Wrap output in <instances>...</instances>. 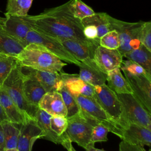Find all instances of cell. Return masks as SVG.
<instances>
[{"label": "cell", "mask_w": 151, "mask_h": 151, "mask_svg": "<svg viewBox=\"0 0 151 151\" xmlns=\"http://www.w3.org/2000/svg\"><path fill=\"white\" fill-rule=\"evenodd\" d=\"M74 0L45 10L36 15L21 17L31 28L58 40L70 39L97 47L99 45L86 38L80 19L73 14Z\"/></svg>", "instance_id": "obj_1"}, {"label": "cell", "mask_w": 151, "mask_h": 151, "mask_svg": "<svg viewBox=\"0 0 151 151\" xmlns=\"http://www.w3.org/2000/svg\"><path fill=\"white\" fill-rule=\"evenodd\" d=\"M15 58L22 67L40 71L62 73L67 65L44 47L35 44H28Z\"/></svg>", "instance_id": "obj_2"}, {"label": "cell", "mask_w": 151, "mask_h": 151, "mask_svg": "<svg viewBox=\"0 0 151 151\" xmlns=\"http://www.w3.org/2000/svg\"><path fill=\"white\" fill-rule=\"evenodd\" d=\"M23 80L24 73L22 67L17 61L1 87L29 118L35 119L38 107L31 104L26 100L23 90Z\"/></svg>", "instance_id": "obj_3"}, {"label": "cell", "mask_w": 151, "mask_h": 151, "mask_svg": "<svg viewBox=\"0 0 151 151\" xmlns=\"http://www.w3.org/2000/svg\"><path fill=\"white\" fill-rule=\"evenodd\" d=\"M93 99L106 113L124 130L129 123L122 102L106 84L94 87Z\"/></svg>", "instance_id": "obj_4"}, {"label": "cell", "mask_w": 151, "mask_h": 151, "mask_svg": "<svg viewBox=\"0 0 151 151\" xmlns=\"http://www.w3.org/2000/svg\"><path fill=\"white\" fill-rule=\"evenodd\" d=\"M108 18L112 30H116L118 33L120 46L117 50L123 57L126 53L140 46L141 44L139 40V34L143 21L128 22L113 18L109 15Z\"/></svg>", "instance_id": "obj_5"}, {"label": "cell", "mask_w": 151, "mask_h": 151, "mask_svg": "<svg viewBox=\"0 0 151 151\" xmlns=\"http://www.w3.org/2000/svg\"><path fill=\"white\" fill-rule=\"evenodd\" d=\"M81 111L87 117L93 119L99 124L107 127L109 131L120 138L122 137L123 130L117 124L101 107L93 99L80 94L74 95Z\"/></svg>", "instance_id": "obj_6"}, {"label": "cell", "mask_w": 151, "mask_h": 151, "mask_svg": "<svg viewBox=\"0 0 151 151\" xmlns=\"http://www.w3.org/2000/svg\"><path fill=\"white\" fill-rule=\"evenodd\" d=\"M67 119V127L65 135L71 142H76L85 149L90 144L93 127L99 123L87 117L81 111Z\"/></svg>", "instance_id": "obj_7"}, {"label": "cell", "mask_w": 151, "mask_h": 151, "mask_svg": "<svg viewBox=\"0 0 151 151\" xmlns=\"http://www.w3.org/2000/svg\"><path fill=\"white\" fill-rule=\"evenodd\" d=\"M25 40L27 45L35 44L44 47L62 61L78 66L80 64L81 62L76 59L65 48L61 42L55 38L48 36L31 28L28 32Z\"/></svg>", "instance_id": "obj_8"}, {"label": "cell", "mask_w": 151, "mask_h": 151, "mask_svg": "<svg viewBox=\"0 0 151 151\" xmlns=\"http://www.w3.org/2000/svg\"><path fill=\"white\" fill-rule=\"evenodd\" d=\"M122 102L129 124L133 123L151 129V114L143 107L132 94H116Z\"/></svg>", "instance_id": "obj_9"}, {"label": "cell", "mask_w": 151, "mask_h": 151, "mask_svg": "<svg viewBox=\"0 0 151 151\" xmlns=\"http://www.w3.org/2000/svg\"><path fill=\"white\" fill-rule=\"evenodd\" d=\"M133 96L151 114V78L145 76H135L123 71Z\"/></svg>", "instance_id": "obj_10"}, {"label": "cell", "mask_w": 151, "mask_h": 151, "mask_svg": "<svg viewBox=\"0 0 151 151\" xmlns=\"http://www.w3.org/2000/svg\"><path fill=\"white\" fill-rule=\"evenodd\" d=\"M19 126L17 148L19 151H31L34 142L38 139L44 137V132L35 119H29Z\"/></svg>", "instance_id": "obj_11"}, {"label": "cell", "mask_w": 151, "mask_h": 151, "mask_svg": "<svg viewBox=\"0 0 151 151\" xmlns=\"http://www.w3.org/2000/svg\"><path fill=\"white\" fill-rule=\"evenodd\" d=\"M93 61L103 72L107 74L116 68H120L123 56L117 49H108L99 45L94 52Z\"/></svg>", "instance_id": "obj_12"}, {"label": "cell", "mask_w": 151, "mask_h": 151, "mask_svg": "<svg viewBox=\"0 0 151 151\" xmlns=\"http://www.w3.org/2000/svg\"><path fill=\"white\" fill-rule=\"evenodd\" d=\"M22 71L25 74L29 76L38 81L46 93L58 91L64 84L63 76L64 72L55 73L40 71L25 67H22Z\"/></svg>", "instance_id": "obj_13"}, {"label": "cell", "mask_w": 151, "mask_h": 151, "mask_svg": "<svg viewBox=\"0 0 151 151\" xmlns=\"http://www.w3.org/2000/svg\"><path fill=\"white\" fill-rule=\"evenodd\" d=\"M5 17H0V25L10 35L27 44L25 40L31 27L21 17L5 13Z\"/></svg>", "instance_id": "obj_14"}, {"label": "cell", "mask_w": 151, "mask_h": 151, "mask_svg": "<svg viewBox=\"0 0 151 151\" xmlns=\"http://www.w3.org/2000/svg\"><path fill=\"white\" fill-rule=\"evenodd\" d=\"M78 76L83 81L93 87L100 86L106 84L107 74L103 72L96 64L93 60L81 62L78 65Z\"/></svg>", "instance_id": "obj_15"}, {"label": "cell", "mask_w": 151, "mask_h": 151, "mask_svg": "<svg viewBox=\"0 0 151 151\" xmlns=\"http://www.w3.org/2000/svg\"><path fill=\"white\" fill-rule=\"evenodd\" d=\"M120 139L130 144L146 145L150 147L151 145V129L131 123L124 129Z\"/></svg>", "instance_id": "obj_16"}, {"label": "cell", "mask_w": 151, "mask_h": 151, "mask_svg": "<svg viewBox=\"0 0 151 151\" xmlns=\"http://www.w3.org/2000/svg\"><path fill=\"white\" fill-rule=\"evenodd\" d=\"M38 108L51 116L66 117L67 109L60 93L58 91L47 92L38 103Z\"/></svg>", "instance_id": "obj_17"}, {"label": "cell", "mask_w": 151, "mask_h": 151, "mask_svg": "<svg viewBox=\"0 0 151 151\" xmlns=\"http://www.w3.org/2000/svg\"><path fill=\"white\" fill-rule=\"evenodd\" d=\"M0 104L9 120L15 124L20 125L30 119L17 106L1 87H0Z\"/></svg>", "instance_id": "obj_18"}, {"label": "cell", "mask_w": 151, "mask_h": 151, "mask_svg": "<svg viewBox=\"0 0 151 151\" xmlns=\"http://www.w3.org/2000/svg\"><path fill=\"white\" fill-rule=\"evenodd\" d=\"M58 40L65 48L80 62H86L93 60L94 52L97 47L90 46L74 40Z\"/></svg>", "instance_id": "obj_19"}, {"label": "cell", "mask_w": 151, "mask_h": 151, "mask_svg": "<svg viewBox=\"0 0 151 151\" xmlns=\"http://www.w3.org/2000/svg\"><path fill=\"white\" fill-rule=\"evenodd\" d=\"M63 76L64 85L73 96L80 94L93 98L94 87L80 79L78 74H70L64 72Z\"/></svg>", "instance_id": "obj_20"}, {"label": "cell", "mask_w": 151, "mask_h": 151, "mask_svg": "<svg viewBox=\"0 0 151 151\" xmlns=\"http://www.w3.org/2000/svg\"><path fill=\"white\" fill-rule=\"evenodd\" d=\"M23 90L24 96L27 101L37 107H38V105L40 101L46 93L38 81L24 73Z\"/></svg>", "instance_id": "obj_21"}, {"label": "cell", "mask_w": 151, "mask_h": 151, "mask_svg": "<svg viewBox=\"0 0 151 151\" xmlns=\"http://www.w3.org/2000/svg\"><path fill=\"white\" fill-rule=\"evenodd\" d=\"M51 116V115L38 108L35 117V120L38 125L44 132V136L42 139L51 141L55 144L63 145L67 137L64 133L62 136H58L51 130L50 126Z\"/></svg>", "instance_id": "obj_22"}, {"label": "cell", "mask_w": 151, "mask_h": 151, "mask_svg": "<svg viewBox=\"0 0 151 151\" xmlns=\"http://www.w3.org/2000/svg\"><path fill=\"white\" fill-rule=\"evenodd\" d=\"M26 46L24 42L10 35L0 25V52L15 57Z\"/></svg>", "instance_id": "obj_23"}, {"label": "cell", "mask_w": 151, "mask_h": 151, "mask_svg": "<svg viewBox=\"0 0 151 151\" xmlns=\"http://www.w3.org/2000/svg\"><path fill=\"white\" fill-rule=\"evenodd\" d=\"M107 86L116 94H132V89L122 75L120 68H116L107 74Z\"/></svg>", "instance_id": "obj_24"}, {"label": "cell", "mask_w": 151, "mask_h": 151, "mask_svg": "<svg viewBox=\"0 0 151 151\" xmlns=\"http://www.w3.org/2000/svg\"><path fill=\"white\" fill-rule=\"evenodd\" d=\"M123 57L140 65L151 76V51L142 44H140L138 48L126 53Z\"/></svg>", "instance_id": "obj_25"}, {"label": "cell", "mask_w": 151, "mask_h": 151, "mask_svg": "<svg viewBox=\"0 0 151 151\" xmlns=\"http://www.w3.org/2000/svg\"><path fill=\"white\" fill-rule=\"evenodd\" d=\"M108 17L109 14L104 12L95 13L93 15L83 18L81 21L83 26L86 25H94L97 30L98 37L100 39L105 34L112 30Z\"/></svg>", "instance_id": "obj_26"}, {"label": "cell", "mask_w": 151, "mask_h": 151, "mask_svg": "<svg viewBox=\"0 0 151 151\" xmlns=\"http://www.w3.org/2000/svg\"><path fill=\"white\" fill-rule=\"evenodd\" d=\"M0 123L4 132L5 149L17 148L19 128L9 120H5Z\"/></svg>", "instance_id": "obj_27"}, {"label": "cell", "mask_w": 151, "mask_h": 151, "mask_svg": "<svg viewBox=\"0 0 151 151\" xmlns=\"http://www.w3.org/2000/svg\"><path fill=\"white\" fill-rule=\"evenodd\" d=\"M32 1L33 0H8L6 13L17 17L27 16Z\"/></svg>", "instance_id": "obj_28"}, {"label": "cell", "mask_w": 151, "mask_h": 151, "mask_svg": "<svg viewBox=\"0 0 151 151\" xmlns=\"http://www.w3.org/2000/svg\"><path fill=\"white\" fill-rule=\"evenodd\" d=\"M61 95L63 101L67 109L66 117H70L79 112L80 108L74 96L70 92L66 86L64 84L58 91Z\"/></svg>", "instance_id": "obj_29"}, {"label": "cell", "mask_w": 151, "mask_h": 151, "mask_svg": "<svg viewBox=\"0 0 151 151\" xmlns=\"http://www.w3.org/2000/svg\"><path fill=\"white\" fill-rule=\"evenodd\" d=\"M17 63L15 57L0 52V87Z\"/></svg>", "instance_id": "obj_30"}, {"label": "cell", "mask_w": 151, "mask_h": 151, "mask_svg": "<svg viewBox=\"0 0 151 151\" xmlns=\"http://www.w3.org/2000/svg\"><path fill=\"white\" fill-rule=\"evenodd\" d=\"M99 45L108 49H117L120 46V40L117 31L113 29L103 35L100 38Z\"/></svg>", "instance_id": "obj_31"}, {"label": "cell", "mask_w": 151, "mask_h": 151, "mask_svg": "<svg viewBox=\"0 0 151 151\" xmlns=\"http://www.w3.org/2000/svg\"><path fill=\"white\" fill-rule=\"evenodd\" d=\"M73 10L74 16L80 20L96 13L91 7L88 6L81 0L73 1Z\"/></svg>", "instance_id": "obj_32"}, {"label": "cell", "mask_w": 151, "mask_h": 151, "mask_svg": "<svg viewBox=\"0 0 151 151\" xmlns=\"http://www.w3.org/2000/svg\"><path fill=\"white\" fill-rule=\"evenodd\" d=\"M120 68L123 71H126L132 75L145 76L149 77V78H151V76L146 73V71L142 67H141L136 63L129 60L125 61L123 60L121 63Z\"/></svg>", "instance_id": "obj_33"}, {"label": "cell", "mask_w": 151, "mask_h": 151, "mask_svg": "<svg viewBox=\"0 0 151 151\" xmlns=\"http://www.w3.org/2000/svg\"><path fill=\"white\" fill-rule=\"evenodd\" d=\"M51 130L57 135L62 136L67 127V119L61 116H51L50 117Z\"/></svg>", "instance_id": "obj_34"}, {"label": "cell", "mask_w": 151, "mask_h": 151, "mask_svg": "<svg viewBox=\"0 0 151 151\" xmlns=\"http://www.w3.org/2000/svg\"><path fill=\"white\" fill-rule=\"evenodd\" d=\"M139 40L141 44L151 51V22H143L139 34Z\"/></svg>", "instance_id": "obj_35"}, {"label": "cell", "mask_w": 151, "mask_h": 151, "mask_svg": "<svg viewBox=\"0 0 151 151\" xmlns=\"http://www.w3.org/2000/svg\"><path fill=\"white\" fill-rule=\"evenodd\" d=\"M109 132L107 127L101 124H97L92 130L90 143L94 145L97 142L107 141V135Z\"/></svg>", "instance_id": "obj_36"}, {"label": "cell", "mask_w": 151, "mask_h": 151, "mask_svg": "<svg viewBox=\"0 0 151 151\" xmlns=\"http://www.w3.org/2000/svg\"><path fill=\"white\" fill-rule=\"evenodd\" d=\"M119 151H146L143 146L129 143L122 140L119 144Z\"/></svg>", "instance_id": "obj_37"}, {"label": "cell", "mask_w": 151, "mask_h": 151, "mask_svg": "<svg viewBox=\"0 0 151 151\" xmlns=\"http://www.w3.org/2000/svg\"><path fill=\"white\" fill-rule=\"evenodd\" d=\"M5 149V139L4 136L3 130L0 123V151H4Z\"/></svg>", "instance_id": "obj_38"}, {"label": "cell", "mask_w": 151, "mask_h": 151, "mask_svg": "<svg viewBox=\"0 0 151 151\" xmlns=\"http://www.w3.org/2000/svg\"><path fill=\"white\" fill-rule=\"evenodd\" d=\"M5 120H9V119L7 117L6 115L5 114L1 104H0V123L4 121H5Z\"/></svg>", "instance_id": "obj_39"}, {"label": "cell", "mask_w": 151, "mask_h": 151, "mask_svg": "<svg viewBox=\"0 0 151 151\" xmlns=\"http://www.w3.org/2000/svg\"><path fill=\"white\" fill-rule=\"evenodd\" d=\"M85 149H86V151H106L104 150L97 149V148L94 147V145L90 144V143L87 146V147L85 148Z\"/></svg>", "instance_id": "obj_40"}, {"label": "cell", "mask_w": 151, "mask_h": 151, "mask_svg": "<svg viewBox=\"0 0 151 151\" xmlns=\"http://www.w3.org/2000/svg\"><path fill=\"white\" fill-rule=\"evenodd\" d=\"M71 143H72V142L70 143L69 145L65 147V149H66L68 151H76V150H75V149L74 148V147L73 146Z\"/></svg>", "instance_id": "obj_41"}, {"label": "cell", "mask_w": 151, "mask_h": 151, "mask_svg": "<svg viewBox=\"0 0 151 151\" xmlns=\"http://www.w3.org/2000/svg\"><path fill=\"white\" fill-rule=\"evenodd\" d=\"M4 151H19L17 148H14V149H5Z\"/></svg>", "instance_id": "obj_42"}]
</instances>
